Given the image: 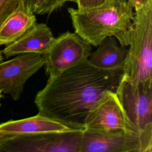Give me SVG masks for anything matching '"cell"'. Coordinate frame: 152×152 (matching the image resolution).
<instances>
[{"mask_svg": "<svg viewBox=\"0 0 152 152\" xmlns=\"http://www.w3.org/2000/svg\"><path fill=\"white\" fill-rule=\"evenodd\" d=\"M123 75V68L101 69L87 59L48 78L34 103L38 113L83 130L88 113L107 94L116 91Z\"/></svg>", "mask_w": 152, "mask_h": 152, "instance_id": "6da1fadb", "label": "cell"}, {"mask_svg": "<svg viewBox=\"0 0 152 152\" xmlns=\"http://www.w3.org/2000/svg\"><path fill=\"white\" fill-rule=\"evenodd\" d=\"M75 33L92 46L107 37H115L121 46H128L133 33V7L128 1L111 2L89 9L68 8Z\"/></svg>", "mask_w": 152, "mask_h": 152, "instance_id": "7a4b0ae2", "label": "cell"}, {"mask_svg": "<svg viewBox=\"0 0 152 152\" xmlns=\"http://www.w3.org/2000/svg\"><path fill=\"white\" fill-rule=\"evenodd\" d=\"M133 33L123 67V79L152 82V2L135 10Z\"/></svg>", "mask_w": 152, "mask_h": 152, "instance_id": "3957f363", "label": "cell"}, {"mask_svg": "<svg viewBox=\"0 0 152 152\" xmlns=\"http://www.w3.org/2000/svg\"><path fill=\"white\" fill-rule=\"evenodd\" d=\"M116 94L128 123L139 137L141 152H152V82L122 78Z\"/></svg>", "mask_w": 152, "mask_h": 152, "instance_id": "277c9868", "label": "cell"}, {"mask_svg": "<svg viewBox=\"0 0 152 152\" xmlns=\"http://www.w3.org/2000/svg\"><path fill=\"white\" fill-rule=\"evenodd\" d=\"M83 129L34 134L0 132V152H79Z\"/></svg>", "mask_w": 152, "mask_h": 152, "instance_id": "5b68a950", "label": "cell"}, {"mask_svg": "<svg viewBox=\"0 0 152 152\" xmlns=\"http://www.w3.org/2000/svg\"><path fill=\"white\" fill-rule=\"evenodd\" d=\"M91 45L75 33L66 31L55 39L44 54L45 73L53 77L65 69L86 60L91 52Z\"/></svg>", "mask_w": 152, "mask_h": 152, "instance_id": "8992f818", "label": "cell"}, {"mask_svg": "<svg viewBox=\"0 0 152 152\" xmlns=\"http://www.w3.org/2000/svg\"><path fill=\"white\" fill-rule=\"evenodd\" d=\"M0 62V91L17 101L20 99L27 81L44 66L43 54L21 53Z\"/></svg>", "mask_w": 152, "mask_h": 152, "instance_id": "52a82bcc", "label": "cell"}, {"mask_svg": "<svg viewBox=\"0 0 152 152\" xmlns=\"http://www.w3.org/2000/svg\"><path fill=\"white\" fill-rule=\"evenodd\" d=\"M83 129L96 132H135L126 119L116 92L107 94L88 113Z\"/></svg>", "mask_w": 152, "mask_h": 152, "instance_id": "ba28073f", "label": "cell"}, {"mask_svg": "<svg viewBox=\"0 0 152 152\" xmlns=\"http://www.w3.org/2000/svg\"><path fill=\"white\" fill-rule=\"evenodd\" d=\"M79 152H141L138 134L133 131L96 132L83 130Z\"/></svg>", "mask_w": 152, "mask_h": 152, "instance_id": "9c48e42d", "label": "cell"}, {"mask_svg": "<svg viewBox=\"0 0 152 152\" xmlns=\"http://www.w3.org/2000/svg\"><path fill=\"white\" fill-rule=\"evenodd\" d=\"M55 37L49 27L44 23H36L17 40L5 46L1 51L6 58L21 53L45 54Z\"/></svg>", "mask_w": 152, "mask_h": 152, "instance_id": "30bf717a", "label": "cell"}, {"mask_svg": "<svg viewBox=\"0 0 152 152\" xmlns=\"http://www.w3.org/2000/svg\"><path fill=\"white\" fill-rule=\"evenodd\" d=\"M75 129L55 120L37 113L18 120H10L0 124V132L12 134H34L45 132H61Z\"/></svg>", "mask_w": 152, "mask_h": 152, "instance_id": "8fae6325", "label": "cell"}, {"mask_svg": "<svg viewBox=\"0 0 152 152\" xmlns=\"http://www.w3.org/2000/svg\"><path fill=\"white\" fill-rule=\"evenodd\" d=\"M36 23L35 14L21 1L0 26V46L17 40Z\"/></svg>", "mask_w": 152, "mask_h": 152, "instance_id": "7c38bea8", "label": "cell"}, {"mask_svg": "<svg viewBox=\"0 0 152 152\" xmlns=\"http://www.w3.org/2000/svg\"><path fill=\"white\" fill-rule=\"evenodd\" d=\"M97 47L88 58L92 65L106 69L124 67L128 49L126 46L119 45L115 37H106Z\"/></svg>", "mask_w": 152, "mask_h": 152, "instance_id": "4fadbf2b", "label": "cell"}, {"mask_svg": "<svg viewBox=\"0 0 152 152\" xmlns=\"http://www.w3.org/2000/svg\"><path fill=\"white\" fill-rule=\"evenodd\" d=\"M76 0H22L23 3L34 14H50L67 2Z\"/></svg>", "mask_w": 152, "mask_h": 152, "instance_id": "5bb4252c", "label": "cell"}, {"mask_svg": "<svg viewBox=\"0 0 152 152\" xmlns=\"http://www.w3.org/2000/svg\"><path fill=\"white\" fill-rule=\"evenodd\" d=\"M21 0H0V26L17 8Z\"/></svg>", "mask_w": 152, "mask_h": 152, "instance_id": "9a60e30c", "label": "cell"}, {"mask_svg": "<svg viewBox=\"0 0 152 152\" xmlns=\"http://www.w3.org/2000/svg\"><path fill=\"white\" fill-rule=\"evenodd\" d=\"M112 0H76L75 3L77 5V8L89 9L111 2Z\"/></svg>", "mask_w": 152, "mask_h": 152, "instance_id": "2e32d148", "label": "cell"}, {"mask_svg": "<svg viewBox=\"0 0 152 152\" xmlns=\"http://www.w3.org/2000/svg\"><path fill=\"white\" fill-rule=\"evenodd\" d=\"M134 10L141 8L150 2H152V0H128Z\"/></svg>", "mask_w": 152, "mask_h": 152, "instance_id": "e0dca14e", "label": "cell"}, {"mask_svg": "<svg viewBox=\"0 0 152 152\" xmlns=\"http://www.w3.org/2000/svg\"><path fill=\"white\" fill-rule=\"evenodd\" d=\"M2 60H3V55H2V52L0 50V62H1V61H2Z\"/></svg>", "mask_w": 152, "mask_h": 152, "instance_id": "ac0fdd59", "label": "cell"}, {"mask_svg": "<svg viewBox=\"0 0 152 152\" xmlns=\"http://www.w3.org/2000/svg\"><path fill=\"white\" fill-rule=\"evenodd\" d=\"M2 93L0 91V106H1V99H2V97H3V95H2Z\"/></svg>", "mask_w": 152, "mask_h": 152, "instance_id": "d6986e66", "label": "cell"}, {"mask_svg": "<svg viewBox=\"0 0 152 152\" xmlns=\"http://www.w3.org/2000/svg\"><path fill=\"white\" fill-rule=\"evenodd\" d=\"M125 1H128V0H125Z\"/></svg>", "mask_w": 152, "mask_h": 152, "instance_id": "ffe728a7", "label": "cell"}]
</instances>
